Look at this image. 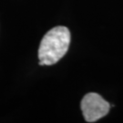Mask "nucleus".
I'll return each instance as SVG.
<instances>
[{
  "mask_svg": "<svg viewBox=\"0 0 123 123\" xmlns=\"http://www.w3.org/2000/svg\"><path fill=\"white\" fill-rule=\"evenodd\" d=\"M70 45V32L66 26L54 27L44 36L38 49L40 66H51L66 55Z\"/></svg>",
  "mask_w": 123,
  "mask_h": 123,
  "instance_id": "1",
  "label": "nucleus"
},
{
  "mask_svg": "<svg viewBox=\"0 0 123 123\" xmlns=\"http://www.w3.org/2000/svg\"><path fill=\"white\" fill-rule=\"evenodd\" d=\"M81 110L87 122H95L110 111V103L98 93H88L81 100Z\"/></svg>",
  "mask_w": 123,
  "mask_h": 123,
  "instance_id": "2",
  "label": "nucleus"
}]
</instances>
